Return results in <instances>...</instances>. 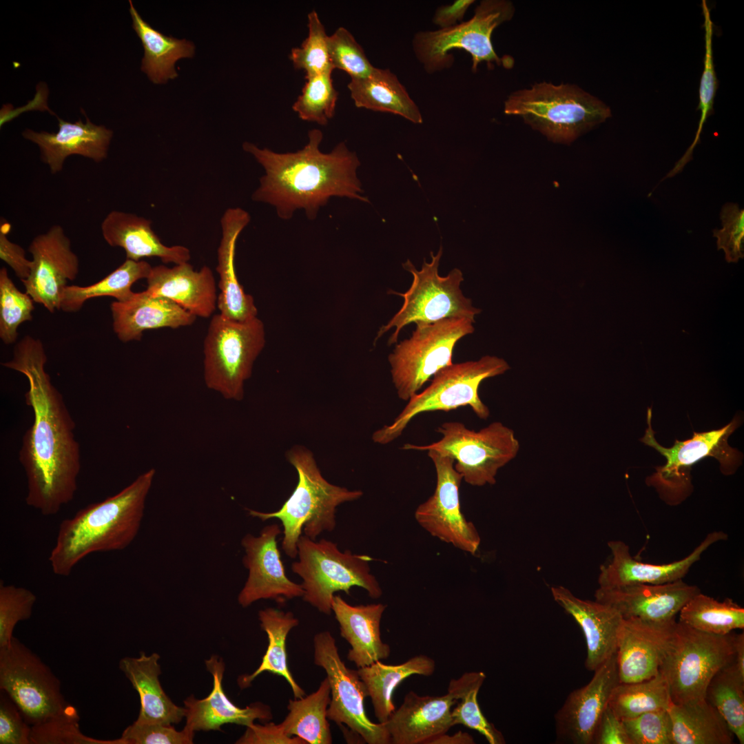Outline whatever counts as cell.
Returning <instances> with one entry per match:
<instances>
[{
	"label": "cell",
	"mask_w": 744,
	"mask_h": 744,
	"mask_svg": "<svg viewBox=\"0 0 744 744\" xmlns=\"http://www.w3.org/2000/svg\"><path fill=\"white\" fill-rule=\"evenodd\" d=\"M696 586L682 579L662 584L633 583L617 588H599L595 600L607 604L622 618L661 623L672 621L683 606L700 592Z\"/></svg>",
	"instance_id": "7402d4cb"
},
{
	"label": "cell",
	"mask_w": 744,
	"mask_h": 744,
	"mask_svg": "<svg viewBox=\"0 0 744 744\" xmlns=\"http://www.w3.org/2000/svg\"><path fill=\"white\" fill-rule=\"evenodd\" d=\"M298 561L292 571L302 579V599L320 612L331 614L334 593L349 595L351 588H364L372 599H378L382 590L371 573L372 558L350 550L340 551L337 544L322 539L313 540L301 535L298 542Z\"/></svg>",
	"instance_id": "52a82bcc"
},
{
	"label": "cell",
	"mask_w": 744,
	"mask_h": 744,
	"mask_svg": "<svg viewBox=\"0 0 744 744\" xmlns=\"http://www.w3.org/2000/svg\"><path fill=\"white\" fill-rule=\"evenodd\" d=\"M155 474L150 468L116 494L63 519L48 557L54 574L69 576L89 555L130 546L139 531Z\"/></svg>",
	"instance_id": "3957f363"
},
{
	"label": "cell",
	"mask_w": 744,
	"mask_h": 744,
	"mask_svg": "<svg viewBox=\"0 0 744 744\" xmlns=\"http://www.w3.org/2000/svg\"><path fill=\"white\" fill-rule=\"evenodd\" d=\"M57 119L56 132H38L30 129L22 132L23 138L38 145L41 160L49 167L51 174L61 172L65 159L71 155H80L96 163L107 158L112 130L93 123L87 116L85 123L81 119L74 123Z\"/></svg>",
	"instance_id": "603a6c76"
},
{
	"label": "cell",
	"mask_w": 744,
	"mask_h": 744,
	"mask_svg": "<svg viewBox=\"0 0 744 744\" xmlns=\"http://www.w3.org/2000/svg\"><path fill=\"white\" fill-rule=\"evenodd\" d=\"M250 219L249 213L243 209L231 207L224 212L220 220L222 238L217 251L216 267L220 289L217 307L223 316L236 321L249 320L258 314L254 298L245 292L235 268L237 240Z\"/></svg>",
	"instance_id": "83f0119b"
},
{
	"label": "cell",
	"mask_w": 744,
	"mask_h": 744,
	"mask_svg": "<svg viewBox=\"0 0 744 744\" xmlns=\"http://www.w3.org/2000/svg\"><path fill=\"white\" fill-rule=\"evenodd\" d=\"M322 138L320 130H311L304 147L287 153L245 142L243 149L252 154L265 172L252 199L275 207L278 216L285 220L300 209H304L309 219H315L331 197L368 203L357 176L360 163L356 154L344 142L331 152L323 153L320 149Z\"/></svg>",
	"instance_id": "7a4b0ae2"
},
{
	"label": "cell",
	"mask_w": 744,
	"mask_h": 744,
	"mask_svg": "<svg viewBox=\"0 0 744 744\" xmlns=\"http://www.w3.org/2000/svg\"><path fill=\"white\" fill-rule=\"evenodd\" d=\"M509 369L504 359L492 355L453 363L437 372L423 391L413 395L391 424L375 431L373 441L380 444L394 441L415 417L429 411H449L468 406L479 418L487 419L490 411L479 397V387L484 380L502 375Z\"/></svg>",
	"instance_id": "8992f818"
},
{
	"label": "cell",
	"mask_w": 744,
	"mask_h": 744,
	"mask_svg": "<svg viewBox=\"0 0 744 744\" xmlns=\"http://www.w3.org/2000/svg\"><path fill=\"white\" fill-rule=\"evenodd\" d=\"M260 627L267 635L268 645L259 667L251 674L238 680L241 688L248 687L258 675L264 672L282 676L289 684L294 698L304 696V690L297 683L289 671L286 648L289 632L299 624V620L291 612L267 608L258 612Z\"/></svg>",
	"instance_id": "74e56055"
},
{
	"label": "cell",
	"mask_w": 744,
	"mask_h": 744,
	"mask_svg": "<svg viewBox=\"0 0 744 744\" xmlns=\"http://www.w3.org/2000/svg\"><path fill=\"white\" fill-rule=\"evenodd\" d=\"M726 539L727 535L722 531L712 532L686 557L661 565L639 561L630 555L628 546L623 541H610L608 545L612 559L600 568L599 588H612L633 583L662 584L682 579L706 549Z\"/></svg>",
	"instance_id": "cb8c5ba5"
},
{
	"label": "cell",
	"mask_w": 744,
	"mask_h": 744,
	"mask_svg": "<svg viewBox=\"0 0 744 744\" xmlns=\"http://www.w3.org/2000/svg\"><path fill=\"white\" fill-rule=\"evenodd\" d=\"M515 13L513 3L506 0H483L466 21L437 30L420 31L412 41L414 54L428 73L450 68L454 49L463 50L472 58V70L482 62L502 64L492 43V34Z\"/></svg>",
	"instance_id": "4fadbf2b"
},
{
	"label": "cell",
	"mask_w": 744,
	"mask_h": 744,
	"mask_svg": "<svg viewBox=\"0 0 744 744\" xmlns=\"http://www.w3.org/2000/svg\"><path fill=\"white\" fill-rule=\"evenodd\" d=\"M676 623L623 619L616 651L619 683L642 681L659 674Z\"/></svg>",
	"instance_id": "44dd1931"
},
{
	"label": "cell",
	"mask_w": 744,
	"mask_h": 744,
	"mask_svg": "<svg viewBox=\"0 0 744 744\" xmlns=\"http://www.w3.org/2000/svg\"><path fill=\"white\" fill-rule=\"evenodd\" d=\"M80 716L69 704L60 713L31 726V744H119L118 740H99L83 734Z\"/></svg>",
	"instance_id": "bcb514c9"
},
{
	"label": "cell",
	"mask_w": 744,
	"mask_h": 744,
	"mask_svg": "<svg viewBox=\"0 0 744 744\" xmlns=\"http://www.w3.org/2000/svg\"><path fill=\"white\" fill-rule=\"evenodd\" d=\"M8 223H1L0 227V258L5 262L21 281L26 280L31 271L32 260H28L24 249L11 242L7 237Z\"/></svg>",
	"instance_id": "680465c9"
},
{
	"label": "cell",
	"mask_w": 744,
	"mask_h": 744,
	"mask_svg": "<svg viewBox=\"0 0 744 744\" xmlns=\"http://www.w3.org/2000/svg\"><path fill=\"white\" fill-rule=\"evenodd\" d=\"M594 672L589 683L571 692L556 712L558 743L592 744L599 721L619 683L616 653Z\"/></svg>",
	"instance_id": "ffe728a7"
},
{
	"label": "cell",
	"mask_w": 744,
	"mask_h": 744,
	"mask_svg": "<svg viewBox=\"0 0 744 744\" xmlns=\"http://www.w3.org/2000/svg\"><path fill=\"white\" fill-rule=\"evenodd\" d=\"M473 738L469 734L459 731L453 734H446L440 735L432 740L428 744H473Z\"/></svg>",
	"instance_id": "be15d7a7"
},
{
	"label": "cell",
	"mask_w": 744,
	"mask_h": 744,
	"mask_svg": "<svg viewBox=\"0 0 744 744\" xmlns=\"http://www.w3.org/2000/svg\"><path fill=\"white\" fill-rule=\"evenodd\" d=\"M504 111L521 117L550 141L566 144L611 116L605 103L579 86L545 81L512 92Z\"/></svg>",
	"instance_id": "5b68a950"
},
{
	"label": "cell",
	"mask_w": 744,
	"mask_h": 744,
	"mask_svg": "<svg viewBox=\"0 0 744 744\" xmlns=\"http://www.w3.org/2000/svg\"><path fill=\"white\" fill-rule=\"evenodd\" d=\"M702 10L704 17L705 52L704 68L699 87V103L697 108L698 110L701 111V116L694 142L676 165V167L680 169L691 159L692 150L699 142L703 124L707 118L713 112L714 101L719 84L714 69L712 52L713 23L710 17L709 7L705 0L702 1Z\"/></svg>",
	"instance_id": "681fc988"
},
{
	"label": "cell",
	"mask_w": 744,
	"mask_h": 744,
	"mask_svg": "<svg viewBox=\"0 0 744 744\" xmlns=\"http://www.w3.org/2000/svg\"><path fill=\"white\" fill-rule=\"evenodd\" d=\"M244 734L236 742L239 744H307L300 737L289 736L280 724H256L246 727Z\"/></svg>",
	"instance_id": "6f0895ef"
},
{
	"label": "cell",
	"mask_w": 744,
	"mask_h": 744,
	"mask_svg": "<svg viewBox=\"0 0 744 744\" xmlns=\"http://www.w3.org/2000/svg\"><path fill=\"white\" fill-rule=\"evenodd\" d=\"M592 744H632L621 720L608 706L595 730Z\"/></svg>",
	"instance_id": "91938a15"
},
{
	"label": "cell",
	"mask_w": 744,
	"mask_h": 744,
	"mask_svg": "<svg viewBox=\"0 0 744 744\" xmlns=\"http://www.w3.org/2000/svg\"><path fill=\"white\" fill-rule=\"evenodd\" d=\"M132 28L140 38L144 48L141 70L154 83H165L177 77L175 64L185 58H192L195 53L193 42L166 36L152 28L139 14L132 1H129Z\"/></svg>",
	"instance_id": "d590c367"
},
{
	"label": "cell",
	"mask_w": 744,
	"mask_h": 744,
	"mask_svg": "<svg viewBox=\"0 0 744 744\" xmlns=\"http://www.w3.org/2000/svg\"><path fill=\"white\" fill-rule=\"evenodd\" d=\"M737 673L744 679V634L734 635V656L731 662Z\"/></svg>",
	"instance_id": "6125c7cd"
},
{
	"label": "cell",
	"mask_w": 744,
	"mask_h": 744,
	"mask_svg": "<svg viewBox=\"0 0 744 744\" xmlns=\"http://www.w3.org/2000/svg\"><path fill=\"white\" fill-rule=\"evenodd\" d=\"M741 418L736 415L723 427L706 432H694L692 438L679 441L665 448L654 437L652 428V409L647 410L648 428L641 441L654 448L666 459L663 466H657L656 472L646 479V484L655 488L660 497L670 505L684 501L692 492L691 469L701 459L712 457L720 464L723 474H734L741 465L743 454L731 447L729 437L741 425Z\"/></svg>",
	"instance_id": "ba28073f"
},
{
	"label": "cell",
	"mask_w": 744,
	"mask_h": 744,
	"mask_svg": "<svg viewBox=\"0 0 744 744\" xmlns=\"http://www.w3.org/2000/svg\"><path fill=\"white\" fill-rule=\"evenodd\" d=\"M705 699L722 716L739 743L743 744L744 679L731 663L721 669L710 680Z\"/></svg>",
	"instance_id": "ee69618b"
},
{
	"label": "cell",
	"mask_w": 744,
	"mask_h": 744,
	"mask_svg": "<svg viewBox=\"0 0 744 744\" xmlns=\"http://www.w3.org/2000/svg\"><path fill=\"white\" fill-rule=\"evenodd\" d=\"M551 593L581 627L587 647L585 666L595 671L616 653L621 615L607 604L578 598L564 586L552 587Z\"/></svg>",
	"instance_id": "d4e9b609"
},
{
	"label": "cell",
	"mask_w": 744,
	"mask_h": 744,
	"mask_svg": "<svg viewBox=\"0 0 744 744\" xmlns=\"http://www.w3.org/2000/svg\"><path fill=\"white\" fill-rule=\"evenodd\" d=\"M437 483L433 494L415 511L417 522L432 536L471 555L477 551L481 539L475 525L464 517L460 506L462 475L452 457L429 450Z\"/></svg>",
	"instance_id": "e0dca14e"
},
{
	"label": "cell",
	"mask_w": 744,
	"mask_h": 744,
	"mask_svg": "<svg viewBox=\"0 0 744 744\" xmlns=\"http://www.w3.org/2000/svg\"><path fill=\"white\" fill-rule=\"evenodd\" d=\"M327 44L331 65L344 71L351 78L365 77L374 69L362 46L346 28H338L328 37Z\"/></svg>",
	"instance_id": "f907efd6"
},
{
	"label": "cell",
	"mask_w": 744,
	"mask_h": 744,
	"mask_svg": "<svg viewBox=\"0 0 744 744\" xmlns=\"http://www.w3.org/2000/svg\"><path fill=\"white\" fill-rule=\"evenodd\" d=\"M308 35L299 47L293 48L289 54L294 68L305 72V77L333 70L328 52V37L318 13L312 10L307 15Z\"/></svg>",
	"instance_id": "c3c4849f"
},
{
	"label": "cell",
	"mask_w": 744,
	"mask_h": 744,
	"mask_svg": "<svg viewBox=\"0 0 744 744\" xmlns=\"http://www.w3.org/2000/svg\"><path fill=\"white\" fill-rule=\"evenodd\" d=\"M146 280L148 292L171 300L196 317L209 318L217 307L215 278L207 266L195 271L188 262L173 267L158 265Z\"/></svg>",
	"instance_id": "4316f807"
},
{
	"label": "cell",
	"mask_w": 744,
	"mask_h": 744,
	"mask_svg": "<svg viewBox=\"0 0 744 744\" xmlns=\"http://www.w3.org/2000/svg\"><path fill=\"white\" fill-rule=\"evenodd\" d=\"M679 614L680 623L705 633L726 635L744 628V608L730 598L719 601L700 592Z\"/></svg>",
	"instance_id": "60d3db41"
},
{
	"label": "cell",
	"mask_w": 744,
	"mask_h": 744,
	"mask_svg": "<svg viewBox=\"0 0 744 744\" xmlns=\"http://www.w3.org/2000/svg\"><path fill=\"white\" fill-rule=\"evenodd\" d=\"M113 331L123 342L141 340L145 331L192 324L196 316L164 297L147 290L134 292L124 301L110 305Z\"/></svg>",
	"instance_id": "f1b7e54d"
},
{
	"label": "cell",
	"mask_w": 744,
	"mask_h": 744,
	"mask_svg": "<svg viewBox=\"0 0 744 744\" xmlns=\"http://www.w3.org/2000/svg\"><path fill=\"white\" fill-rule=\"evenodd\" d=\"M331 701L327 678L316 691L305 697L289 700V713L280 723L289 736H298L307 744H331L332 736L327 716Z\"/></svg>",
	"instance_id": "f35d334b"
},
{
	"label": "cell",
	"mask_w": 744,
	"mask_h": 744,
	"mask_svg": "<svg viewBox=\"0 0 744 744\" xmlns=\"http://www.w3.org/2000/svg\"><path fill=\"white\" fill-rule=\"evenodd\" d=\"M734 635L705 633L676 622L659 668L672 703L705 698L712 677L732 662Z\"/></svg>",
	"instance_id": "5bb4252c"
},
{
	"label": "cell",
	"mask_w": 744,
	"mask_h": 744,
	"mask_svg": "<svg viewBox=\"0 0 744 744\" xmlns=\"http://www.w3.org/2000/svg\"><path fill=\"white\" fill-rule=\"evenodd\" d=\"M0 690L17 705L31 726L65 709L61 682L49 666L14 637L0 648Z\"/></svg>",
	"instance_id": "9a60e30c"
},
{
	"label": "cell",
	"mask_w": 744,
	"mask_h": 744,
	"mask_svg": "<svg viewBox=\"0 0 744 744\" xmlns=\"http://www.w3.org/2000/svg\"><path fill=\"white\" fill-rule=\"evenodd\" d=\"M457 703L448 692L442 696H420L413 691L384 723L392 744H428L453 726L452 707Z\"/></svg>",
	"instance_id": "484cf974"
},
{
	"label": "cell",
	"mask_w": 744,
	"mask_h": 744,
	"mask_svg": "<svg viewBox=\"0 0 744 744\" xmlns=\"http://www.w3.org/2000/svg\"><path fill=\"white\" fill-rule=\"evenodd\" d=\"M34 301L26 292L19 291L6 267L0 269V338L6 344L15 343L18 328L32 320Z\"/></svg>",
	"instance_id": "7dc6e473"
},
{
	"label": "cell",
	"mask_w": 744,
	"mask_h": 744,
	"mask_svg": "<svg viewBox=\"0 0 744 744\" xmlns=\"http://www.w3.org/2000/svg\"><path fill=\"white\" fill-rule=\"evenodd\" d=\"M671 703L667 682L659 672L648 680L619 683L611 692L608 705L623 721L647 712L668 709Z\"/></svg>",
	"instance_id": "7bdbcfd3"
},
{
	"label": "cell",
	"mask_w": 744,
	"mask_h": 744,
	"mask_svg": "<svg viewBox=\"0 0 744 744\" xmlns=\"http://www.w3.org/2000/svg\"><path fill=\"white\" fill-rule=\"evenodd\" d=\"M473 0H456L452 4L439 7L433 17V22L440 29L450 28L462 21Z\"/></svg>",
	"instance_id": "94428289"
},
{
	"label": "cell",
	"mask_w": 744,
	"mask_h": 744,
	"mask_svg": "<svg viewBox=\"0 0 744 744\" xmlns=\"http://www.w3.org/2000/svg\"><path fill=\"white\" fill-rule=\"evenodd\" d=\"M194 732L186 726L178 731L172 725L134 721L118 740L119 744H190Z\"/></svg>",
	"instance_id": "11a10c76"
},
{
	"label": "cell",
	"mask_w": 744,
	"mask_h": 744,
	"mask_svg": "<svg viewBox=\"0 0 744 744\" xmlns=\"http://www.w3.org/2000/svg\"><path fill=\"white\" fill-rule=\"evenodd\" d=\"M37 601L30 590L0 583V648L8 645L18 622L29 619Z\"/></svg>",
	"instance_id": "816d5d0a"
},
{
	"label": "cell",
	"mask_w": 744,
	"mask_h": 744,
	"mask_svg": "<svg viewBox=\"0 0 744 744\" xmlns=\"http://www.w3.org/2000/svg\"><path fill=\"white\" fill-rule=\"evenodd\" d=\"M47 361L42 342L27 335L14 345L12 358L1 364L23 374L29 385L24 398L34 419L19 452L27 479L25 502L52 516L74 499L81 463L75 422L45 369Z\"/></svg>",
	"instance_id": "6da1fadb"
},
{
	"label": "cell",
	"mask_w": 744,
	"mask_h": 744,
	"mask_svg": "<svg viewBox=\"0 0 744 744\" xmlns=\"http://www.w3.org/2000/svg\"><path fill=\"white\" fill-rule=\"evenodd\" d=\"M265 344V326L258 317L236 321L214 315L204 340L207 387L226 400L241 401L245 383Z\"/></svg>",
	"instance_id": "9c48e42d"
},
{
	"label": "cell",
	"mask_w": 744,
	"mask_h": 744,
	"mask_svg": "<svg viewBox=\"0 0 744 744\" xmlns=\"http://www.w3.org/2000/svg\"><path fill=\"white\" fill-rule=\"evenodd\" d=\"M160 656L141 652L138 657H123L118 668L138 692L140 712L135 721L141 723H178L185 717L186 710L175 705L163 690L159 676Z\"/></svg>",
	"instance_id": "d6a6232c"
},
{
	"label": "cell",
	"mask_w": 744,
	"mask_h": 744,
	"mask_svg": "<svg viewBox=\"0 0 744 744\" xmlns=\"http://www.w3.org/2000/svg\"><path fill=\"white\" fill-rule=\"evenodd\" d=\"M332 72L305 77L301 94L292 105L300 119L325 125L333 116L338 94L333 85Z\"/></svg>",
	"instance_id": "f6af8a7d"
},
{
	"label": "cell",
	"mask_w": 744,
	"mask_h": 744,
	"mask_svg": "<svg viewBox=\"0 0 744 744\" xmlns=\"http://www.w3.org/2000/svg\"><path fill=\"white\" fill-rule=\"evenodd\" d=\"M437 442L419 446L405 444L403 450L435 451L455 460L462 479L474 486L493 485L500 468L515 458L520 444L514 431L500 422L474 431L458 422L443 423L436 430Z\"/></svg>",
	"instance_id": "8fae6325"
},
{
	"label": "cell",
	"mask_w": 744,
	"mask_h": 744,
	"mask_svg": "<svg viewBox=\"0 0 744 744\" xmlns=\"http://www.w3.org/2000/svg\"><path fill=\"white\" fill-rule=\"evenodd\" d=\"M442 251V246L436 255L431 251V261L428 262L424 259L420 270L409 259L402 263L403 268L413 276L412 283L404 293L391 292L403 298L404 302L387 324L380 328L375 342L391 329L394 331L388 343L397 342L401 330L413 322L431 323L448 318H468L475 322V317L481 310L463 294L460 289L464 280L461 270L455 268L446 276L439 275Z\"/></svg>",
	"instance_id": "30bf717a"
},
{
	"label": "cell",
	"mask_w": 744,
	"mask_h": 744,
	"mask_svg": "<svg viewBox=\"0 0 744 744\" xmlns=\"http://www.w3.org/2000/svg\"><path fill=\"white\" fill-rule=\"evenodd\" d=\"M383 603L351 606L340 595H334L332 612L339 623L340 633L350 645L347 659L359 668L387 659L390 646L381 638L380 623L386 610Z\"/></svg>",
	"instance_id": "1f68e13d"
},
{
	"label": "cell",
	"mask_w": 744,
	"mask_h": 744,
	"mask_svg": "<svg viewBox=\"0 0 744 744\" xmlns=\"http://www.w3.org/2000/svg\"><path fill=\"white\" fill-rule=\"evenodd\" d=\"M152 267L145 260L126 259L118 267L99 282L88 286L67 285L63 291L61 309L65 312L79 311L89 299L110 296L117 301L128 299L134 293L131 288L140 279L147 278Z\"/></svg>",
	"instance_id": "ab89813d"
},
{
	"label": "cell",
	"mask_w": 744,
	"mask_h": 744,
	"mask_svg": "<svg viewBox=\"0 0 744 744\" xmlns=\"http://www.w3.org/2000/svg\"><path fill=\"white\" fill-rule=\"evenodd\" d=\"M622 721L632 744H672L668 709L647 712Z\"/></svg>",
	"instance_id": "f5cc1de1"
},
{
	"label": "cell",
	"mask_w": 744,
	"mask_h": 744,
	"mask_svg": "<svg viewBox=\"0 0 744 744\" xmlns=\"http://www.w3.org/2000/svg\"><path fill=\"white\" fill-rule=\"evenodd\" d=\"M286 457L298 475L292 494L277 511L248 510L251 516L262 521L278 519L283 527L282 548L287 556L296 558L302 530L313 540L324 531L333 530L337 507L360 498L363 493L329 482L322 475L312 452L304 446H293L286 453Z\"/></svg>",
	"instance_id": "277c9868"
},
{
	"label": "cell",
	"mask_w": 744,
	"mask_h": 744,
	"mask_svg": "<svg viewBox=\"0 0 744 744\" xmlns=\"http://www.w3.org/2000/svg\"><path fill=\"white\" fill-rule=\"evenodd\" d=\"M313 661L327 674L331 688L328 719L338 725H345L368 744L391 743L384 723L372 722L366 716L364 699L367 689L358 670L348 668L341 659L336 641L329 631L313 637Z\"/></svg>",
	"instance_id": "2e32d148"
},
{
	"label": "cell",
	"mask_w": 744,
	"mask_h": 744,
	"mask_svg": "<svg viewBox=\"0 0 744 744\" xmlns=\"http://www.w3.org/2000/svg\"><path fill=\"white\" fill-rule=\"evenodd\" d=\"M28 251L32 256L31 271L21 282L34 302L53 313L61 309L62 293L68 281L74 280L79 273V258L64 229L58 225L36 236Z\"/></svg>",
	"instance_id": "ac0fdd59"
},
{
	"label": "cell",
	"mask_w": 744,
	"mask_h": 744,
	"mask_svg": "<svg viewBox=\"0 0 744 744\" xmlns=\"http://www.w3.org/2000/svg\"><path fill=\"white\" fill-rule=\"evenodd\" d=\"M486 677L483 672H469L451 680L448 692L459 701L451 711L453 725H463L478 732L490 744H504L503 734L484 716L477 701Z\"/></svg>",
	"instance_id": "b9f144b4"
},
{
	"label": "cell",
	"mask_w": 744,
	"mask_h": 744,
	"mask_svg": "<svg viewBox=\"0 0 744 744\" xmlns=\"http://www.w3.org/2000/svg\"><path fill=\"white\" fill-rule=\"evenodd\" d=\"M205 664L213 676V688L203 699L192 696L185 701L187 727L194 732L220 730V727L227 723L248 727L257 719L264 721L271 719L269 707L263 703H254L241 708L228 699L222 686L225 672L223 659L212 656L205 661Z\"/></svg>",
	"instance_id": "f546056e"
},
{
	"label": "cell",
	"mask_w": 744,
	"mask_h": 744,
	"mask_svg": "<svg viewBox=\"0 0 744 744\" xmlns=\"http://www.w3.org/2000/svg\"><path fill=\"white\" fill-rule=\"evenodd\" d=\"M281 533L280 526L273 524L265 526L258 536L247 534L242 539L245 550L242 563L249 571L238 596V603L243 608L260 599L283 603L303 596L301 584L293 582L286 575L277 546L276 539Z\"/></svg>",
	"instance_id": "d6986e66"
},
{
	"label": "cell",
	"mask_w": 744,
	"mask_h": 744,
	"mask_svg": "<svg viewBox=\"0 0 744 744\" xmlns=\"http://www.w3.org/2000/svg\"><path fill=\"white\" fill-rule=\"evenodd\" d=\"M474 322L468 318H448L415 323L411 337L397 344L388 357L400 399L408 402L437 372L453 364L456 343L473 333Z\"/></svg>",
	"instance_id": "7c38bea8"
},
{
	"label": "cell",
	"mask_w": 744,
	"mask_h": 744,
	"mask_svg": "<svg viewBox=\"0 0 744 744\" xmlns=\"http://www.w3.org/2000/svg\"><path fill=\"white\" fill-rule=\"evenodd\" d=\"M435 670V661L420 654L397 665H387L378 661L359 668L358 672L366 685L375 717L379 723H384L395 710L393 694L400 683L414 674L429 676Z\"/></svg>",
	"instance_id": "8d00e7d4"
},
{
	"label": "cell",
	"mask_w": 744,
	"mask_h": 744,
	"mask_svg": "<svg viewBox=\"0 0 744 744\" xmlns=\"http://www.w3.org/2000/svg\"><path fill=\"white\" fill-rule=\"evenodd\" d=\"M31 725L3 690L0 692V744H31Z\"/></svg>",
	"instance_id": "9f6ffc18"
},
{
	"label": "cell",
	"mask_w": 744,
	"mask_h": 744,
	"mask_svg": "<svg viewBox=\"0 0 744 744\" xmlns=\"http://www.w3.org/2000/svg\"><path fill=\"white\" fill-rule=\"evenodd\" d=\"M347 87L358 108L400 115L415 124L423 122L418 106L389 69L374 68L365 77L351 78Z\"/></svg>",
	"instance_id": "836d02e7"
},
{
	"label": "cell",
	"mask_w": 744,
	"mask_h": 744,
	"mask_svg": "<svg viewBox=\"0 0 744 744\" xmlns=\"http://www.w3.org/2000/svg\"><path fill=\"white\" fill-rule=\"evenodd\" d=\"M672 744H732L734 735L705 699L671 703Z\"/></svg>",
	"instance_id": "e575fe53"
},
{
	"label": "cell",
	"mask_w": 744,
	"mask_h": 744,
	"mask_svg": "<svg viewBox=\"0 0 744 744\" xmlns=\"http://www.w3.org/2000/svg\"><path fill=\"white\" fill-rule=\"evenodd\" d=\"M722 228L714 229L719 249L725 253L727 262H737L744 256V211L737 204H725L720 214Z\"/></svg>",
	"instance_id": "db71d44e"
},
{
	"label": "cell",
	"mask_w": 744,
	"mask_h": 744,
	"mask_svg": "<svg viewBox=\"0 0 744 744\" xmlns=\"http://www.w3.org/2000/svg\"><path fill=\"white\" fill-rule=\"evenodd\" d=\"M102 236L112 247H121L126 259L134 261L157 257L165 263L187 262L190 251L183 245H164L152 227V221L134 214L113 210L101 224Z\"/></svg>",
	"instance_id": "4dcf8cb0"
}]
</instances>
